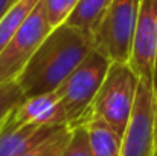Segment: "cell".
Instances as JSON below:
<instances>
[{
    "instance_id": "obj_12",
    "label": "cell",
    "mask_w": 157,
    "mask_h": 156,
    "mask_svg": "<svg viewBox=\"0 0 157 156\" xmlns=\"http://www.w3.org/2000/svg\"><path fill=\"white\" fill-rule=\"evenodd\" d=\"M40 0H17L2 17H0V52L15 35V32L26 22L29 14L38 5Z\"/></svg>"
},
{
    "instance_id": "obj_6",
    "label": "cell",
    "mask_w": 157,
    "mask_h": 156,
    "mask_svg": "<svg viewBox=\"0 0 157 156\" xmlns=\"http://www.w3.org/2000/svg\"><path fill=\"white\" fill-rule=\"evenodd\" d=\"M128 64L139 80L157 90V0H140Z\"/></svg>"
},
{
    "instance_id": "obj_8",
    "label": "cell",
    "mask_w": 157,
    "mask_h": 156,
    "mask_svg": "<svg viewBox=\"0 0 157 156\" xmlns=\"http://www.w3.org/2000/svg\"><path fill=\"white\" fill-rule=\"evenodd\" d=\"M9 119L17 126L61 127L67 126V116L56 90L25 97L12 110Z\"/></svg>"
},
{
    "instance_id": "obj_10",
    "label": "cell",
    "mask_w": 157,
    "mask_h": 156,
    "mask_svg": "<svg viewBox=\"0 0 157 156\" xmlns=\"http://www.w3.org/2000/svg\"><path fill=\"white\" fill-rule=\"evenodd\" d=\"M90 142L93 156H121L122 136L105 122L104 119L92 112H87L82 121Z\"/></svg>"
},
{
    "instance_id": "obj_15",
    "label": "cell",
    "mask_w": 157,
    "mask_h": 156,
    "mask_svg": "<svg viewBox=\"0 0 157 156\" xmlns=\"http://www.w3.org/2000/svg\"><path fill=\"white\" fill-rule=\"evenodd\" d=\"M43 2L49 25L53 29L64 25L79 3V0H43Z\"/></svg>"
},
{
    "instance_id": "obj_11",
    "label": "cell",
    "mask_w": 157,
    "mask_h": 156,
    "mask_svg": "<svg viewBox=\"0 0 157 156\" xmlns=\"http://www.w3.org/2000/svg\"><path fill=\"white\" fill-rule=\"evenodd\" d=\"M110 2L111 0H79L78 6L66 23L81 29L93 38V34L99 26Z\"/></svg>"
},
{
    "instance_id": "obj_19",
    "label": "cell",
    "mask_w": 157,
    "mask_h": 156,
    "mask_svg": "<svg viewBox=\"0 0 157 156\" xmlns=\"http://www.w3.org/2000/svg\"><path fill=\"white\" fill-rule=\"evenodd\" d=\"M156 156H157V155H156Z\"/></svg>"
},
{
    "instance_id": "obj_4",
    "label": "cell",
    "mask_w": 157,
    "mask_h": 156,
    "mask_svg": "<svg viewBox=\"0 0 157 156\" xmlns=\"http://www.w3.org/2000/svg\"><path fill=\"white\" fill-rule=\"evenodd\" d=\"M140 0H111L93 34L95 49L111 61L128 63Z\"/></svg>"
},
{
    "instance_id": "obj_17",
    "label": "cell",
    "mask_w": 157,
    "mask_h": 156,
    "mask_svg": "<svg viewBox=\"0 0 157 156\" xmlns=\"http://www.w3.org/2000/svg\"><path fill=\"white\" fill-rule=\"evenodd\" d=\"M15 2H17V0H0V17H2Z\"/></svg>"
},
{
    "instance_id": "obj_14",
    "label": "cell",
    "mask_w": 157,
    "mask_h": 156,
    "mask_svg": "<svg viewBox=\"0 0 157 156\" xmlns=\"http://www.w3.org/2000/svg\"><path fill=\"white\" fill-rule=\"evenodd\" d=\"M23 98L25 94L15 80L0 84V130Z\"/></svg>"
},
{
    "instance_id": "obj_16",
    "label": "cell",
    "mask_w": 157,
    "mask_h": 156,
    "mask_svg": "<svg viewBox=\"0 0 157 156\" xmlns=\"http://www.w3.org/2000/svg\"><path fill=\"white\" fill-rule=\"evenodd\" d=\"M70 129H72L70 139L59 156H93L90 150L89 135L84 124H78Z\"/></svg>"
},
{
    "instance_id": "obj_3",
    "label": "cell",
    "mask_w": 157,
    "mask_h": 156,
    "mask_svg": "<svg viewBox=\"0 0 157 156\" xmlns=\"http://www.w3.org/2000/svg\"><path fill=\"white\" fill-rule=\"evenodd\" d=\"M110 64V58L98 49H92L56 89L66 110L69 127L82 124L96 94L99 92V87L104 83Z\"/></svg>"
},
{
    "instance_id": "obj_13",
    "label": "cell",
    "mask_w": 157,
    "mask_h": 156,
    "mask_svg": "<svg viewBox=\"0 0 157 156\" xmlns=\"http://www.w3.org/2000/svg\"><path fill=\"white\" fill-rule=\"evenodd\" d=\"M72 135V129L69 126H63L55 130L51 136L34 146L32 149L26 150L20 156H59L63 153L64 147L67 146Z\"/></svg>"
},
{
    "instance_id": "obj_5",
    "label": "cell",
    "mask_w": 157,
    "mask_h": 156,
    "mask_svg": "<svg viewBox=\"0 0 157 156\" xmlns=\"http://www.w3.org/2000/svg\"><path fill=\"white\" fill-rule=\"evenodd\" d=\"M52 29L46 15L44 2L40 0L21 28L0 52V84L17 80Z\"/></svg>"
},
{
    "instance_id": "obj_1",
    "label": "cell",
    "mask_w": 157,
    "mask_h": 156,
    "mask_svg": "<svg viewBox=\"0 0 157 156\" xmlns=\"http://www.w3.org/2000/svg\"><path fill=\"white\" fill-rule=\"evenodd\" d=\"M92 49L90 35L64 23L52 29L15 81L25 97L56 90Z\"/></svg>"
},
{
    "instance_id": "obj_7",
    "label": "cell",
    "mask_w": 157,
    "mask_h": 156,
    "mask_svg": "<svg viewBox=\"0 0 157 156\" xmlns=\"http://www.w3.org/2000/svg\"><path fill=\"white\" fill-rule=\"evenodd\" d=\"M121 156H156V104L154 92L139 83L136 104L122 136Z\"/></svg>"
},
{
    "instance_id": "obj_2",
    "label": "cell",
    "mask_w": 157,
    "mask_h": 156,
    "mask_svg": "<svg viewBox=\"0 0 157 156\" xmlns=\"http://www.w3.org/2000/svg\"><path fill=\"white\" fill-rule=\"evenodd\" d=\"M139 83V77L128 63L111 61L104 83L89 112L101 116L108 126L124 136L134 110Z\"/></svg>"
},
{
    "instance_id": "obj_9",
    "label": "cell",
    "mask_w": 157,
    "mask_h": 156,
    "mask_svg": "<svg viewBox=\"0 0 157 156\" xmlns=\"http://www.w3.org/2000/svg\"><path fill=\"white\" fill-rule=\"evenodd\" d=\"M58 129L59 127L17 126L8 118L0 130V156H20Z\"/></svg>"
},
{
    "instance_id": "obj_18",
    "label": "cell",
    "mask_w": 157,
    "mask_h": 156,
    "mask_svg": "<svg viewBox=\"0 0 157 156\" xmlns=\"http://www.w3.org/2000/svg\"><path fill=\"white\" fill-rule=\"evenodd\" d=\"M154 104H156V155H157V90L154 94Z\"/></svg>"
}]
</instances>
